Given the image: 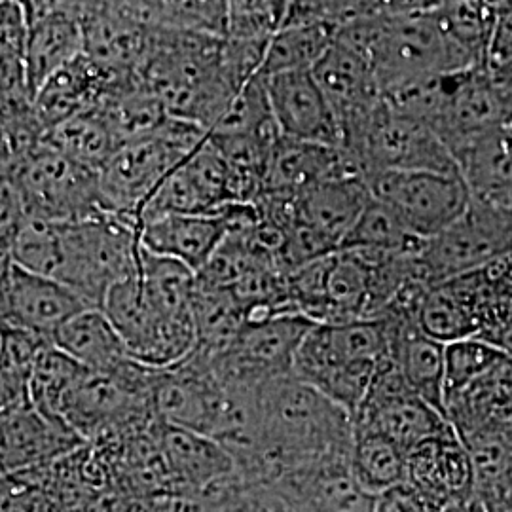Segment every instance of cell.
Here are the masks:
<instances>
[{
    "mask_svg": "<svg viewBox=\"0 0 512 512\" xmlns=\"http://www.w3.org/2000/svg\"><path fill=\"white\" fill-rule=\"evenodd\" d=\"M256 408L255 444L236 459L247 486L270 490L304 467L349 459L353 416L296 376L260 387Z\"/></svg>",
    "mask_w": 512,
    "mask_h": 512,
    "instance_id": "1",
    "label": "cell"
},
{
    "mask_svg": "<svg viewBox=\"0 0 512 512\" xmlns=\"http://www.w3.org/2000/svg\"><path fill=\"white\" fill-rule=\"evenodd\" d=\"M336 38L370 59L384 99L482 65L452 38L439 12L359 19Z\"/></svg>",
    "mask_w": 512,
    "mask_h": 512,
    "instance_id": "2",
    "label": "cell"
},
{
    "mask_svg": "<svg viewBox=\"0 0 512 512\" xmlns=\"http://www.w3.org/2000/svg\"><path fill=\"white\" fill-rule=\"evenodd\" d=\"M139 76L173 118L215 128L243 88L224 63V37L152 27Z\"/></svg>",
    "mask_w": 512,
    "mask_h": 512,
    "instance_id": "3",
    "label": "cell"
},
{
    "mask_svg": "<svg viewBox=\"0 0 512 512\" xmlns=\"http://www.w3.org/2000/svg\"><path fill=\"white\" fill-rule=\"evenodd\" d=\"M391 317L315 323L294 359V376L355 414L378 370L393 359Z\"/></svg>",
    "mask_w": 512,
    "mask_h": 512,
    "instance_id": "4",
    "label": "cell"
},
{
    "mask_svg": "<svg viewBox=\"0 0 512 512\" xmlns=\"http://www.w3.org/2000/svg\"><path fill=\"white\" fill-rule=\"evenodd\" d=\"M207 137L200 126L171 116L156 135L118 148L97 173L101 211L141 226L156 190Z\"/></svg>",
    "mask_w": 512,
    "mask_h": 512,
    "instance_id": "5",
    "label": "cell"
},
{
    "mask_svg": "<svg viewBox=\"0 0 512 512\" xmlns=\"http://www.w3.org/2000/svg\"><path fill=\"white\" fill-rule=\"evenodd\" d=\"M59 230L61 262L55 279L93 308H103L110 289L139 270L141 226L101 211L88 219L59 222Z\"/></svg>",
    "mask_w": 512,
    "mask_h": 512,
    "instance_id": "6",
    "label": "cell"
},
{
    "mask_svg": "<svg viewBox=\"0 0 512 512\" xmlns=\"http://www.w3.org/2000/svg\"><path fill=\"white\" fill-rule=\"evenodd\" d=\"M342 150L363 177L380 171L420 169L461 173L439 135L387 99L344 129Z\"/></svg>",
    "mask_w": 512,
    "mask_h": 512,
    "instance_id": "7",
    "label": "cell"
},
{
    "mask_svg": "<svg viewBox=\"0 0 512 512\" xmlns=\"http://www.w3.org/2000/svg\"><path fill=\"white\" fill-rule=\"evenodd\" d=\"M378 253L340 249L289 272L294 308L313 323L376 319Z\"/></svg>",
    "mask_w": 512,
    "mask_h": 512,
    "instance_id": "8",
    "label": "cell"
},
{
    "mask_svg": "<svg viewBox=\"0 0 512 512\" xmlns=\"http://www.w3.org/2000/svg\"><path fill=\"white\" fill-rule=\"evenodd\" d=\"M2 183L14 188L29 219L73 222L101 213L97 173L46 139L23 158L2 165Z\"/></svg>",
    "mask_w": 512,
    "mask_h": 512,
    "instance_id": "9",
    "label": "cell"
},
{
    "mask_svg": "<svg viewBox=\"0 0 512 512\" xmlns=\"http://www.w3.org/2000/svg\"><path fill=\"white\" fill-rule=\"evenodd\" d=\"M512 256V207L473 196L465 213L418 256L421 281L429 287Z\"/></svg>",
    "mask_w": 512,
    "mask_h": 512,
    "instance_id": "10",
    "label": "cell"
},
{
    "mask_svg": "<svg viewBox=\"0 0 512 512\" xmlns=\"http://www.w3.org/2000/svg\"><path fill=\"white\" fill-rule=\"evenodd\" d=\"M313 325L300 313L247 323L230 346L209 353L220 382L238 389H260L294 376L296 353Z\"/></svg>",
    "mask_w": 512,
    "mask_h": 512,
    "instance_id": "11",
    "label": "cell"
},
{
    "mask_svg": "<svg viewBox=\"0 0 512 512\" xmlns=\"http://www.w3.org/2000/svg\"><path fill=\"white\" fill-rule=\"evenodd\" d=\"M370 194L421 239L439 236L465 213L473 192L461 173L380 171L365 177Z\"/></svg>",
    "mask_w": 512,
    "mask_h": 512,
    "instance_id": "12",
    "label": "cell"
},
{
    "mask_svg": "<svg viewBox=\"0 0 512 512\" xmlns=\"http://www.w3.org/2000/svg\"><path fill=\"white\" fill-rule=\"evenodd\" d=\"M232 203H243L238 179L207 137L156 190L143 211L141 224L162 215H215Z\"/></svg>",
    "mask_w": 512,
    "mask_h": 512,
    "instance_id": "13",
    "label": "cell"
},
{
    "mask_svg": "<svg viewBox=\"0 0 512 512\" xmlns=\"http://www.w3.org/2000/svg\"><path fill=\"white\" fill-rule=\"evenodd\" d=\"M353 427L378 431L401 444L408 454L421 442L454 429L452 421L406 385L393 359L378 370L353 414Z\"/></svg>",
    "mask_w": 512,
    "mask_h": 512,
    "instance_id": "14",
    "label": "cell"
},
{
    "mask_svg": "<svg viewBox=\"0 0 512 512\" xmlns=\"http://www.w3.org/2000/svg\"><path fill=\"white\" fill-rule=\"evenodd\" d=\"M93 308L69 285L2 258V325L27 330L52 344L76 313Z\"/></svg>",
    "mask_w": 512,
    "mask_h": 512,
    "instance_id": "15",
    "label": "cell"
},
{
    "mask_svg": "<svg viewBox=\"0 0 512 512\" xmlns=\"http://www.w3.org/2000/svg\"><path fill=\"white\" fill-rule=\"evenodd\" d=\"M264 82L281 135L342 148L338 116L311 71L270 74Z\"/></svg>",
    "mask_w": 512,
    "mask_h": 512,
    "instance_id": "16",
    "label": "cell"
},
{
    "mask_svg": "<svg viewBox=\"0 0 512 512\" xmlns=\"http://www.w3.org/2000/svg\"><path fill=\"white\" fill-rule=\"evenodd\" d=\"M88 440L65 420L44 416L33 404L2 414V475L67 458Z\"/></svg>",
    "mask_w": 512,
    "mask_h": 512,
    "instance_id": "17",
    "label": "cell"
},
{
    "mask_svg": "<svg viewBox=\"0 0 512 512\" xmlns=\"http://www.w3.org/2000/svg\"><path fill=\"white\" fill-rule=\"evenodd\" d=\"M158 440L175 497H194L238 475L236 459L213 437L158 420Z\"/></svg>",
    "mask_w": 512,
    "mask_h": 512,
    "instance_id": "18",
    "label": "cell"
},
{
    "mask_svg": "<svg viewBox=\"0 0 512 512\" xmlns=\"http://www.w3.org/2000/svg\"><path fill=\"white\" fill-rule=\"evenodd\" d=\"M311 73L336 112L342 135L384 101L370 59L338 38Z\"/></svg>",
    "mask_w": 512,
    "mask_h": 512,
    "instance_id": "19",
    "label": "cell"
},
{
    "mask_svg": "<svg viewBox=\"0 0 512 512\" xmlns=\"http://www.w3.org/2000/svg\"><path fill=\"white\" fill-rule=\"evenodd\" d=\"M473 480V461L454 429L421 442L408 454L406 482H410L437 512L461 499H469Z\"/></svg>",
    "mask_w": 512,
    "mask_h": 512,
    "instance_id": "20",
    "label": "cell"
},
{
    "mask_svg": "<svg viewBox=\"0 0 512 512\" xmlns=\"http://www.w3.org/2000/svg\"><path fill=\"white\" fill-rule=\"evenodd\" d=\"M370 200L372 194L363 175H344L294 194V209L296 219L332 251H340Z\"/></svg>",
    "mask_w": 512,
    "mask_h": 512,
    "instance_id": "21",
    "label": "cell"
},
{
    "mask_svg": "<svg viewBox=\"0 0 512 512\" xmlns=\"http://www.w3.org/2000/svg\"><path fill=\"white\" fill-rule=\"evenodd\" d=\"M344 175L361 173L342 148L281 135L268 162L262 194L294 196L315 184Z\"/></svg>",
    "mask_w": 512,
    "mask_h": 512,
    "instance_id": "22",
    "label": "cell"
},
{
    "mask_svg": "<svg viewBox=\"0 0 512 512\" xmlns=\"http://www.w3.org/2000/svg\"><path fill=\"white\" fill-rule=\"evenodd\" d=\"M228 234L224 213L162 215L141 224V245L152 255L165 256L200 272Z\"/></svg>",
    "mask_w": 512,
    "mask_h": 512,
    "instance_id": "23",
    "label": "cell"
},
{
    "mask_svg": "<svg viewBox=\"0 0 512 512\" xmlns=\"http://www.w3.org/2000/svg\"><path fill=\"white\" fill-rule=\"evenodd\" d=\"M116 78L86 52L74 57L50 76L35 95V110L42 126L50 131L76 114L97 107Z\"/></svg>",
    "mask_w": 512,
    "mask_h": 512,
    "instance_id": "24",
    "label": "cell"
},
{
    "mask_svg": "<svg viewBox=\"0 0 512 512\" xmlns=\"http://www.w3.org/2000/svg\"><path fill=\"white\" fill-rule=\"evenodd\" d=\"M391 319L395 321L393 363L404 382L450 420L446 408V344L421 332L414 319Z\"/></svg>",
    "mask_w": 512,
    "mask_h": 512,
    "instance_id": "25",
    "label": "cell"
},
{
    "mask_svg": "<svg viewBox=\"0 0 512 512\" xmlns=\"http://www.w3.org/2000/svg\"><path fill=\"white\" fill-rule=\"evenodd\" d=\"M52 346L93 372H110L129 361L128 346L101 308L76 313L55 332Z\"/></svg>",
    "mask_w": 512,
    "mask_h": 512,
    "instance_id": "26",
    "label": "cell"
},
{
    "mask_svg": "<svg viewBox=\"0 0 512 512\" xmlns=\"http://www.w3.org/2000/svg\"><path fill=\"white\" fill-rule=\"evenodd\" d=\"M84 52L86 33L82 21L61 14L29 19L25 61L33 97L50 76Z\"/></svg>",
    "mask_w": 512,
    "mask_h": 512,
    "instance_id": "27",
    "label": "cell"
},
{
    "mask_svg": "<svg viewBox=\"0 0 512 512\" xmlns=\"http://www.w3.org/2000/svg\"><path fill=\"white\" fill-rule=\"evenodd\" d=\"M46 143L95 173H99L114 152L122 147L109 118L99 105L50 129Z\"/></svg>",
    "mask_w": 512,
    "mask_h": 512,
    "instance_id": "28",
    "label": "cell"
},
{
    "mask_svg": "<svg viewBox=\"0 0 512 512\" xmlns=\"http://www.w3.org/2000/svg\"><path fill=\"white\" fill-rule=\"evenodd\" d=\"M349 467L368 494H380L406 482L408 452L378 431L353 427Z\"/></svg>",
    "mask_w": 512,
    "mask_h": 512,
    "instance_id": "29",
    "label": "cell"
},
{
    "mask_svg": "<svg viewBox=\"0 0 512 512\" xmlns=\"http://www.w3.org/2000/svg\"><path fill=\"white\" fill-rule=\"evenodd\" d=\"M336 38V29L325 23H294L270 38L264 57V76L313 71Z\"/></svg>",
    "mask_w": 512,
    "mask_h": 512,
    "instance_id": "30",
    "label": "cell"
},
{
    "mask_svg": "<svg viewBox=\"0 0 512 512\" xmlns=\"http://www.w3.org/2000/svg\"><path fill=\"white\" fill-rule=\"evenodd\" d=\"M29 19L19 0H0V57L2 105L35 101L27 82Z\"/></svg>",
    "mask_w": 512,
    "mask_h": 512,
    "instance_id": "31",
    "label": "cell"
},
{
    "mask_svg": "<svg viewBox=\"0 0 512 512\" xmlns=\"http://www.w3.org/2000/svg\"><path fill=\"white\" fill-rule=\"evenodd\" d=\"M150 27L226 37L228 0H129Z\"/></svg>",
    "mask_w": 512,
    "mask_h": 512,
    "instance_id": "32",
    "label": "cell"
},
{
    "mask_svg": "<svg viewBox=\"0 0 512 512\" xmlns=\"http://www.w3.org/2000/svg\"><path fill=\"white\" fill-rule=\"evenodd\" d=\"M425 243L427 239L410 232L403 220L372 196L342 249H359L380 255L420 256Z\"/></svg>",
    "mask_w": 512,
    "mask_h": 512,
    "instance_id": "33",
    "label": "cell"
},
{
    "mask_svg": "<svg viewBox=\"0 0 512 512\" xmlns=\"http://www.w3.org/2000/svg\"><path fill=\"white\" fill-rule=\"evenodd\" d=\"M50 342L27 330L2 325V414L31 403V378L38 357Z\"/></svg>",
    "mask_w": 512,
    "mask_h": 512,
    "instance_id": "34",
    "label": "cell"
},
{
    "mask_svg": "<svg viewBox=\"0 0 512 512\" xmlns=\"http://www.w3.org/2000/svg\"><path fill=\"white\" fill-rule=\"evenodd\" d=\"M198 346L207 353H217L234 342L247 325V313L232 291L209 289L196 283L192 302Z\"/></svg>",
    "mask_w": 512,
    "mask_h": 512,
    "instance_id": "35",
    "label": "cell"
},
{
    "mask_svg": "<svg viewBox=\"0 0 512 512\" xmlns=\"http://www.w3.org/2000/svg\"><path fill=\"white\" fill-rule=\"evenodd\" d=\"M84 370L67 353L48 346L40 353L31 378V403L44 416L63 420L65 399Z\"/></svg>",
    "mask_w": 512,
    "mask_h": 512,
    "instance_id": "36",
    "label": "cell"
},
{
    "mask_svg": "<svg viewBox=\"0 0 512 512\" xmlns=\"http://www.w3.org/2000/svg\"><path fill=\"white\" fill-rule=\"evenodd\" d=\"M509 359L505 351L482 338L446 344V408L456 403L465 389Z\"/></svg>",
    "mask_w": 512,
    "mask_h": 512,
    "instance_id": "37",
    "label": "cell"
},
{
    "mask_svg": "<svg viewBox=\"0 0 512 512\" xmlns=\"http://www.w3.org/2000/svg\"><path fill=\"white\" fill-rule=\"evenodd\" d=\"M302 0H228L226 37L266 40L293 25Z\"/></svg>",
    "mask_w": 512,
    "mask_h": 512,
    "instance_id": "38",
    "label": "cell"
},
{
    "mask_svg": "<svg viewBox=\"0 0 512 512\" xmlns=\"http://www.w3.org/2000/svg\"><path fill=\"white\" fill-rule=\"evenodd\" d=\"M2 258L12 260L29 272L55 279L61 262L59 222L25 220L10 245L2 251Z\"/></svg>",
    "mask_w": 512,
    "mask_h": 512,
    "instance_id": "39",
    "label": "cell"
},
{
    "mask_svg": "<svg viewBox=\"0 0 512 512\" xmlns=\"http://www.w3.org/2000/svg\"><path fill=\"white\" fill-rule=\"evenodd\" d=\"M372 512H437L410 484L403 482L374 495Z\"/></svg>",
    "mask_w": 512,
    "mask_h": 512,
    "instance_id": "40",
    "label": "cell"
},
{
    "mask_svg": "<svg viewBox=\"0 0 512 512\" xmlns=\"http://www.w3.org/2000/svg\"><path fill=\"white\" fill-rule=\"evenodd\" d=\"M384 16H412L437 12L448 0H380Z\"/></svg>",
    "mask_w": 512,
    "mask_h": 512,
    "instance_id": "41",
    "label": "cell"
},
{
    "mask_svg": "<svg viewBox=\"0 0 512 512\" xmlns=\"http://www.w3.org/2000/svg\"><path fill=\"white\" fill-rule=\"evenodd\" d=\"M482 340L494 344L495 348L505 351L512 359V310L507 315V319L497 329L492 330L490 334L482 336Z\"/></svg>",
    "mask_w": 512,
    "mask_h": 512,
    "instance_id": "42",
    "label": "cell"
},
{
    "mask_svg": "<svg viewBox=\"0 0 512 512\" xmlns=\"http://www.w3.org/2000/svg\"><path fill=\"white\" fill-rule=\"evenodd\" d=\"M442 512H484V509L476 499L469 497V499H461L458 503L448 505Z\"/></svg>",
    "mask_w": 512,
    "mask_h": 512,
    "instance_id": "43",
    "label": "cell"
}]
</instances>
